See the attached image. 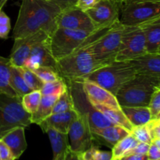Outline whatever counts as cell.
Listing matches in <instances>:
<instances>
[{
  "label": "cell",
  "mask_w": 160,
  "mask_h": 160,
  "mask_svg": "<svg viewBox=\"0 0 160 160\" xmlns=\"http://www.w3.org/2000/svg\"><path fill=\"white\" fill-rule=\"evenodd\" d=\"M60 12L48 0H22L12 37L23 38L39 31L51 36L58 28L56 19Z\"/></svg>",
  "instance_id": "1"
},
{
  "label": "cell",
  "mask_w": 160,
  "mask_h": 160,
  "mask_svg": "<svg viewBox=\"0 0 160 160\" xmlns=\"http://www.w3.org/2000/svg\"><path fill=\"white\" fill-rule=\"evenodd\" d=\"M109 28L96 29L71 54L57 60L56 70L64 81L81 82L88 75L101 68L94 58L92 47L94 42Z\"/></svg>",
  "instance_id": "2"
},
{
  "label": "cell",
  "mask_w": 160,
  "mask_h": 160,
  "mask_svg": "<svg viewBox=\"0 0 160 160\" xmlns=\"http://www.w3.org/2000/svg\"><path fill=\"white\" fill-rule=\"evenodd\" d=\"M160 89V78L136 74L116 95L121 106H148L152 95Z\"/></svg>",
  "instance_id": "3"
},
{
  "label": "cell",
  "mask_w": 160,
  "mask_h": 160,
  "mask_svg": "<svg viewBox=\"0 0 160 160\" xmlns=\"http://www.w3.org/2000/svg\"><path fill=\"white\" fill-rule=\"evenodd\" d=\"M135 75V70L128 62L114 61L93 71L84 80L98 84L116 96L120 88Z\"/></svg>",
  "instance_id": "4"
},
{
  "label": "cell",
  "mask_w": 160,
  "mask_h": 160,
  "mask_svg": "<svg viewBox=\"0 0 160 160\" xmlns=\"http://www.w3.org/2000/svg\"><path fill=\"white\" fill-rule=\"evenodd\" d=\"M73 100V109L78 116L88 120L91 131L115 125L109 121L89 101L81 81H65Z\"/></svg>",
  "instance_id": "5"
},
{
  "label": "cell",
  "mask_w": 160,
  "mask_h": 160,
  "mask_svg": "<svg viewBox=\"0 0 160 160\" xmlns=\"http://www.w3.org/2000/svg\"><path fill=\"white\" fill-rule=\"evenodd\" d=\"M31 124V114L23 109L21 98L0 94V139L17 127Z\"/></svg>",
  "instance_id": "6"
},
{
  "label": "cell",
  "mask_w": 160,
  "mask_h": 160,
  "mask_svg": "<svg viewBox=\"0 0 160 160\" xmlns=\"http://www.w3.org/2000/svg\"><path fill=\"white\" fill-rule=\"evenodd\" d=\"M121 20L125 26H140L142 23L160 17V1L129 0L120 2Z\"/></svg>",
  "instance_id": "7"
},
{
  "label": "cell",
  "mask_w": 160,
  "mask_h": 160,
  "mask_svg": "<svg viewBox=\"0 0 160 160\" xmlns=\"http://www.w3.org/2000/svg\"><path fill=\"white\" fill-rule=\"evenodd\" d=\"M123 29V25L120 21L117 22L92 45V54L100 67L116 61L121 42Z\"/></svg>",
  "instance_id": "8"
},
{
  "label": "cell",
  "mask_w": 160,
  "mask_h": 160,
  "mask_svg": "<svg viewBox=\"0 0 160 160\" xmlns=\"http://www.w3.org/2000/svg\"><path fill=\"white\" fill-rule=\"evenodd\" d=\"M95 31H74L57 28L50 36L52 52L56 61L71 54Z\"/></svg>",
  "instance_id": "9"
},
{
  "label": "cell",
  "mask_w": 160,
  "mask_h": 160,
  "mask_svg": "<svg viewBox=\"0 0 160 160\" xmlns=\"http://www.w3.org/2000/svg\"><path fill=\"white\" fill-rule=\"evenodd\" d=\"M147 53L144 32L139 26L123 25L116 61H129Z\"/></svg>",
  "instance_id": "10"
},
{
  "label": "cell",
  "mask_w": 160,
  "mask_h": 160,
  "mask_svg": "<svg viewBox=\"0 0 160 160\" xmlns=\"http://www.w3.org/2000/svg\"><path fill=\"white\" fill-rule=\"evenodd\" d=\"M120 2L117 0H99L92 9L86 11L95 28H108L120 21Z\"/></svg>",
  "instance_id": "11"
},
{
  "label": "cell",
  "mask_w": 160,
  "mask_h": 160,
  "mask_svg": "<svg viewBox=\"0 0 160 160\" xmlns=\"http://www.w3.org/2000/svg\"><path fill=\"white\" fill-rule=\"evenodd\" d=\"M70 149L78 154H82L94 146V138L88 122L84 117L78 116L73 122L68 131Z\"/></svg>",
  "instance_id": "12"
},
{
  "label": "cell",
  "mask_w": 160,
  "mask_h": 160,
  "mask_svg": "<svg viewBox=\"0 0 160 160\" xmlns=\"http://www.w3.org/2000/svg\"><path fill=\"white\" fill-rule=\"evenodd\" d=\"M58 28L74 30V31H93L95 29L93 23L85 11L78 7L61 10L56 19Z\"/></svg>",
  "instance_id": "13"
},
{
  "label": "cell",
  "mask_w": 160,
  "mask_h": 160,
  "mask_svg": "<svg viewBox=\"0 0 160 160\" xmlns=\"http://www.w3.org/2000/svg\"><path fill=\"white\" fill-rule=\"evenodd\" d=\"M48 37L50 36L46 32L39 31L25 37L14 39L13 46L9 57L11 65L16 67H23L33 47Z\"/></svg>",
  "instance_id": "14"
},
{
  "label": "cell",
  "mask_w": 160,
  "mask_h": 160,
  "mask_svg": "<svg viewBox=\"0 0 160 160\" xmlns=\"http://www.w3.org/2000/svg\"><path fill=\"white\" fill-rule=\"evenodd\" d=\"M23 66L31 70L41 67H48L56 70L57 61L52 52L50 37L38 42L33 47Z\"/></svg>",
  "instance_id": "15"
},
{
  "label": "cell",
  "mask_w": 160,
  "mask_h": 160,
  "mask_svg": "<svg viewBox=\"0 0 160 160\" xmlns=\"http://www.w3.org/2000/svg\"><path fill=\"white\" fill-rule=\"evenodd\" d=\"M88 98L92 104H99L115 109H120L118 101L113 94L92 81H81Z\"/></svg>",
  "instance_id": "16"
},
{
  "label": "cell",
  "mask_w": 160,
  "mask_h": 160,
  "mask_svg": "<svg viewBox=\"0 0 160 160\" xmlns=\"http://www.w3.org/2000/svg\"><path fill=\"white\" fill-rule=\"evenodd\" d=\"M136 72V74L160 78V54L145 53L127 61Z\"/></svg>",
  "instance_id": "17"
},
{
  "label": "cell",
  "mask_w": 160,
  "mask_h": 160,
  "mask_svg": "<svg viewBox=\"0 0 160 160\" xmlns=\"http://www.w3.org/2000/svg\"><path fill=\"white\" fill-rule=\"evenodd\" d=\"M78 115L74 109L60 113H52L39 124L45 132L47 128H52L62 134H68L69 129Z\"/></svg>",
  "instance_id": "18"
},
{
  "label": "cell",
  "mask_w": 160,
  "mask_h": 160,
  "mask_svg": "<svg viewBox=\"0 0 160 160\" xmlns=\"http://www.w3.org/2000/svg\"><path fill=\"white\" fill-rule=\"evenodd\" d=\"M139 27L144 32L147 52L160 54V17L145 22Z\"/></svg>",
  "instance_id": "19"
},
{
  "label": "cell",
  "mask_w": 160,
  "mask_h": 160,
  "mask_svg": "<svg viewBox=\"0 0 160 160\" xmlns=\"http://www.w3.org/2000/svg\"><path fill=\"white\" fill-rule=\"evenodd\" d=\"M24 129L23 127H17L0 139L9 147L15 159H18L28 147Z\"/></svg>",
  "instance_id": "20"
},
{
  "label": "cell",
  "mask_w": 160,
  "mask_h": 160,
  "mask_svg": "<svg viewBox=\"0 0 160 160\" xmlns=\"http://www.w3.org/2000/svg\"><path fill=\"white\" fill-rule=\"evenodd\" d=\"M94 140L98 141L109 147H113L119 141L130 134L129 131L118 125L92 131Z\"/></svg>",
  "instance_id": "21"
},
{
  "label": "cell",
  "mask_w": 160,
  "mask_h": 160,
  "mask_svg": "<svg viewBox=\"0 0 160 160\" xmlns=\"http://www.w3.org/2000/svg\"><path fill=\"white\" fill-rule=\"evenodd\" d=\"M45 132L48 134L52 148V160H67V153L70 148L68 134H62L52 128H47Z\"/></svg>",
  "instance_id": "22"
},
{
  "label": "cell",
  "mask_w": 160,
  "mask_h": 160,
  "mask_svg": "<svg viewBox=\"0 0 160 160\" xmlns=\"http://www.w3.org/2000/svg\"><path fill=\"white\" fill-rule=\"evenodd\" d=\"M121 110L133 127L145 125L151 120L148 106H121Z\"/></svg>",
  "instance_id": "23"
},
{
  "label": "cell",
  "mask_w": 160,
  "mask_h": 160,
  "mask_svg": "<svg viewBox=\"0 0 160 160\" xmlns=\"http://www.w3.org/2000/svg\"><path fill=\"white\" fill-rule=\"evenodd\" d=\"M59 96L42 95L37 110L31 115V123L39 125L43 120L52 114V108Z\"/></svg>",
  "instance_id": "24"
},
{
  "label": "cell",
  "mask_w": 160,
  "mask_h": 160,
  "mask_svg": "<svg viewBox=\"0 0 160 160\" xmlns=\"http://www.w3.org/2000/svg\"><path fill=\"white\" fill-rule=\"evenodd\" d=\"M93 106L113 124L123 127V128L128 130L131 133V130L134 127L130 123V121L128 120L121 109H115L99 104H93Z\"/></svg>",
  "instance_id": "25"
},
{
  "label": "cell",
  "mask_w": 160,
  "mask_h": 160,
  "mask_svg": "<svg viewBox=\"0 0 160 160\" xmlns=\"http://www.w3.org/2000/svg\"><path fill=\"white\" fill-rule=\"evenodd\" d=\"M11 66L9 59L0 56V94L18 97L9 84Z\"/></svg>",
  "instance_id": "26"
},
{
  "label": "cell",
  "mask_w": 160,
  "mask_h": 160,
  "mask_svg": "<svg viewBox=\"0 0 160 160\" xmlns=\"http://www.w3.org/2000/svg\"><path fill=\"white\" fill-rule=\"evenodd\" d=\"M138 141L133 135L129 134L126 137L119 141L112 148V159H120L122 157L128 156V153L137 145Z\"/></svg>",
  "instance_id": "27"
},
{
  "label": "cell",
  "mask_w": 160,
  "mask_h": 160,
  "mask_svg": "<svg viewBox=\"0 0 160 160\" xmlns=\"http://www.w3.org/2000/svg\"><path fill=\"white\" fill-rule=\"evenodd\" d=\"M9 84L20 98H22L23 95L32 91L26 84L18 67H13V66H11L10 68Z\"/></svg>",
  "instance_id": "28"
},
{
  "label": "cell",
  "mask_w": 160,
  "mask_h": 160,
  "mask_svg": "<svg viewBox=\"0 0 160 160\" xmlns=\"http://www.w3.org/2000/svg\"><path fill=\"white\" fill-rule=\"evenodd\" d=\"M42 95L40 91L34 90L26 94L21 98V103L23 109L31 115L38 108Z\"/></svg>",
  "instance_id": "29"
},
{
  "label": "cell",
  "mask_w": 160,
  "mask_h": 160,
  "mask_svg": "<svg viewBox=\"0 0 160 160\" xmlns=\"http://www.w3.org/2000/svg\"><path fill=\"white\" fill-rule=\"evenodd\" d=\"M67 88L65 81L60 78L51 82L44 83L42 89L40 90L42 95H62Z\"/></svg>",
  "instance_id": "30"
},
{
  "label": "cell",
  "mask_w": 160,
  "mask_h": 160,
  "mask_svg": "<svg viewBox=\"0 0 160 160\" xmlns=\"http://www.w3.org/2000/svg\"><path fill=\"white\" fill-rule=\"evenodd\" d=\"M73 109V100L68 87L67 90L58 97L52 108V113H60Z\"/></svg>",
  "instance_id": "31"
},
{
  "label": "cell",
  "mask_w": 160,
  "mask_h": 160,
  "mask_svg": "<svg viewBox=\"0 0 160 160\" xmlns=\"http://www.w3.org/2000/svg\"><path fill=\"white\" fill-rule=\"evenodd\" d=\"M19 70L21 73L25 82L28 84V87L32 91L38 90L40 91L43 86L44 83L42 82V80L34 73L33 70H30L29 68L26 67L25 66L18 67Z\"/></svg>",
  "instance_id": "32"
},
{
  "label": "cell",
  "mask_w": 160,
  "mask_h": 160,
  "mask_svg": "<svg viewBox=\"0 0 160 160\" xmlns=\"http://www.w3.org/2000/svg\"><path fill=\"white\" fill-rule=\"evenodd\" d=\"M84 160H112V152L108 151H102L97 147L92 146L87 151L81 154Z\"/></svg>",
  "instance_id": "33"
},
{
  "label": "cell",
  "mask_w": 160,
  "mask_h": 160,
  "mask_svg": "<svg viewBox=\"0 0 160 160\" xmlns=\"http://www.w3.org/2000/svg\"><path fill=\"white\" fill-rule=\"evenodd\" d=\"M36 75L42 80L43 83L51 82V81H56L60 79V76L59 75L56 70L48 67H41L37 69L33 70Z\"/></svg>",
  "instance_id": "34"
},
{
  "label": "cell",
  "mask_w": 160,
  "mask_h": 160,
  "mask_svg": "<svg viewBox=\"0 0 160 160\" xmlns=\"http://www.w3.org/2000/svg\"><path fill=\"white\" fill-rule=\"evenodd\" d=\"M130 134L134 136L139 142L151 144L152 138L146 124L134 127Z\"/></svg>",
  "instance_id": "35"
},
{
  "label": "cell",
  "mask_w": 160,
  "mask_h": 160,
  "mask_svg": "<svg viewBox=\"0 0 160 160\" xmlns=\"http://www.w3.org/2000/svg\"><path fill=\"white\" fill-rule=\"evenodd\" d=\"M148 107L151 114V120L160 119V89L156 91L152 95Z\"/></svg>",
  "instance_id": "36"
},
{
  "label": "cell",
  "mask_w": 160,
  "mask_h": 160,
  "mask_svg": "<svg viewBox=\"0 0 160 160\" xmlns=\"http://www.w3.org/2000/svg\"><path fill=\"white\" fill-rule=\"evenodd\" d=\"M146 125L149 131L152 141L160 138V119H152Z\"/></svg>",
  "instance_id": "37"
},
{
  "label": "cell",
  "mask_w": 160,
  "mask_h": 160,
  "mask_svg": "<svg viewBox=\"0 0 160 160\" xmlns=\"http://www.w3.org/2000/svg\"><path fill=\"white\" fill-rule=\"evenodd\" d=\"M51 2L54 3L61 10L75 7L78 0H48Z\"/></svg>",
  "instance_id": "38"
},
{
  "label": "cell",
  "mask_w": 160,
  "mask_h": 160,
  "mask_svg": "<svg viewBox=\"0 0 160 160\" xmlns=\"http://www.w3.org/2000/svg\"><path fill=\"white\" fill-rule=\"evenodd\" d=\"M0 159L1 160H15L9 147L0 140Z\"/></svg>",
  "instance_id": "39"
},
{
  "label": "cell",
  "mask_w": 160,
  "mask_h": 160,
  "mask_svg": "<svg viewBox=\"0 0 160 160\" xmlns=\"http://www.w3.org/2000/svg\"><path fill=\"white\" fill-rule=\"evenodd\" d=\"M98 2L99 0H78L76 7L86 12L87 10L94 7Z\"/></svg>",
  "instance_id": "40"
},
{
  "label": "cell",
  "mask_w": 160,
  "mask_h": 160,
  "mask_svg": "<svg viewBox=\"0 0 160 160\" xmlns=\"http://www.w3.org/2000/svg\"><path fill=\"white\" fill-rule=\"evenodd\" d=\"M150 144L144 143V142H138L135 147L128 153L131 154H138V155H146L149 148Z\"/></svg>",
  "instance_id": "41"
},
{
  "label": "cell",
  "mask_w": 160,
  "mask_h": 160,
  "mask_svg": "<svg viewBox=\"0 0 160 160\" xmlns=\"http://www.w3.org/2000/svg\"><path fill=\"white\" fill-rule=\"evenodd\" d=\"M146 155L148 159L160 160V148L151 143Z\"/></svg>",
  "instance_id": "42"
},
{
  "label": "cell",
  "mask_w": 160,
  "mask_h": 160,
  "mask_svg": "<svg viewBox=\"0 0 160 160\" xmlns=\"http://www.w3.org/2000/svg\"><path fill=\"white\" fill-rule=\"evenodd\" d=\"M147 155H138L131 154L122 157L120 160H148Z\"/></svg>",
  "instance_id": "43"
},
{
  "label": "cell",
  "mask_w": 160,
  "mask_h": 160,
  "mask_svg": "<svg viewBox=\"0 0 160 160\" xmlns=\"http://www.w3.org/2000/svg\"><path fill=\"white\" fill-rule=\"evenodd\" d=\"M11 29V25L0 24V38H8L9 33Z\"/></svg>",
  "instance_id": "44"
},
{
  "label": "cell",
  "mask_w": 160,
  "mask_h": 160,
  "mask_svg": "<svg viewBox=\"0 0 160 160\" xmlns=\"http://www.w3.org/2000/svg\"><path fill=\"white\" fill-rule=\"evenodd\" d=\"M0 24L3 25H11L10 24V19L2 9H0Z\"/></svg>",
  "instance_id": "45"
},
{
  "label": "cell",
  "mask_w": 160,
  "mask_h": 160,
  "mask_svg": "<svg viewBox=\"0 0 160 160\" xmlns=\"http://www.w3.org/2000/svg\"><path fill=\"white\" fill-rule=\"evenodd\" d=\"M67 160H84V159H83L82 157H81V154H78V153L74 152H73L70 148L68 153H67Z\"/></svg>",
  "instance_id": "46"
},
{
  "label": "cell",
  "mask_w": 160,
  "mask_h": 160,
  "mask_svg": "<svg viewBox=\"0 0 160 160\" xmlns=\"http://www.w3.org/2000/svg\"><path fill=\"white\" fill-rule=\"evenodd\" d=\"M151 143L153 144V145H156V146L159 147V148H160V138L154 139V140L152 141Z\"/></svg>",
  "instance_id": "47"
},
{
  "label": "cell",
  "mask_w": 160,
  "mask_h": 160,
  "mask_svg": "<svg viewBox=\"0 0 160 160\" xmlns=\"http://www.w3.org/2000/svg\"><path fill=\"white\" fill-rule=\"evenodd\" d=\"M8 0H0V9H2L3 6L6 5V3L7 2Z\"/></svg>",
  "instance_id": "48"
},
{
  "label": "cell",
  "mask_w": 160,
  "mask_h": 160,
  "mask_svg": "<svg viewBox=\"0 0 160 160\" xmlns=\"http://www.w3.org/2000/svg\"><path fill=\"white\" fill-rule=\"evenodd\" d=\"M118 2H125V1H129V0H117Z\"/></svg>",
  "instance_id": "49"
},
{
  "label": "cell",
  "mask_w": 160,
  "mask_h": 160,
  "mask_svg": "<svg viewBox=\"0 0 160 160\" xmlns=\"http://www.w3.org/2000/svg\"><path fill=\"white\" fill-rule=\"evenodd\" d=\"M112 160H120V159H112Z\"/></svg>",
  "instance_id": "50"
},
{
  "label": "cell",
  "mask_w": 160,
  "mask_h": 160,
  "mask_svg": "<svg viewBox=\"0 0 160 160\" xmlns=\"http://www.w3.org/2000/svg\"><path fill=\"white\" fill-rule=\"evenodd\" d=\"M148 160H152V159H148Z\"/></svg>",
  "instance_id": "51"
},
{
  "label": "cell",
  "mask_w": 160,
  "mask_h": 160,
  "mask_svg": "<svg viewBox=\"0 0 160 160\" xmlns=\"http://www.w3.org/2000/svg\"><path fill=\"white\" fill-rule=\"evenodd\" d=\"M0 160H1V159H0Z\"/></svg>",
  "instance_id": "52"
}]
</instances>
